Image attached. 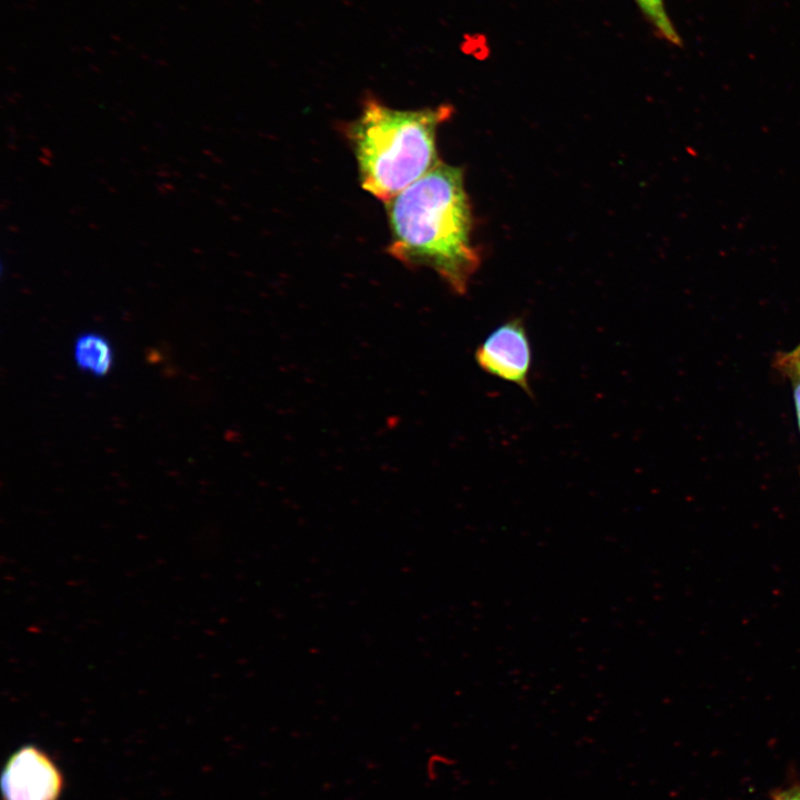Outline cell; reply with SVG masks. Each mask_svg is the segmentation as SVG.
Returning <instances> with one entry per match:
<instances>
[{
  "label": "cell",
  "instance_id": "cell-1",
  "mask_svg": "<svg viewBox=\"0 0 800 800\" xmlns=\"http://www.w3.org/2000/svg\"><path fill=\"white\" fill-rule=\"evenodd\" d=\"M389 253L408 267L436 271L458 294L467 291L480 258L460 168L437 164L386 203Z\"/></svg>",
  "mask_w": 800,
  "mask_h": 800
},
{
  "label": "cell",
  "instance_id": "cell-2",
  "mask_svg": "<svg viewBox=\"0 0 800 800\" xmlns=\"http://www.w3.org/2000/svg\"><path fill=\"white\" fill-rule=\"evenodd\" d=\"M452 111L447 104L399 110L367 98L348 128L361 187L386 204L432 170L440 163L437 130Z\"/></svg>",
  "mask_w": 800,
  "mask_h": 800
},
{
  "label": "cell",
  "instance_id": "cell-3",
  "mask_svg": "<svg viewBox=\"0 0 800 800\" xmlns=\"http://www.w3.org/2000/svg\"><path fill=\"white\" fill-rule=\"evenodd\" d=\"M474 359L488 374L514 383L532 397L529 384L532 350L522 319H510L490 332L478 346Z\"/></svg>",
  "mask_w": 800,
  "mask_h": 800
},
{
  "label": "cell",
  "instance_id": "cell-4",
  "mask_svg": "<svg viewBox=\"0 0 800 800\" xmlns=\"http://www.w3.org/2000/svg\"><path fill=\"white\" fill-rule=\"evenodd\" d=\"M61 777L46 754L23 747L9 760L2 776L6 800H56Z\"/></svg>",
  "mask_w": 800,
  "mask_h": 800
},
{
  "label": "cell",
  "instance_id": "cell-5",
  "mask_svg": "<svg viewBox=\"0 0 800 800\" xmlns=\"http://www.w3.org/2000/svg\"><path fill=\"white\" fill-rule=\"evenodd\" d=\"M73 359L81 371L94 377H103L112 368L113 350L104 336L86 332L74 341Z\"/></svg>",
  "mask_w": 800,
  "mask_h": 800
},
{
  "label": "cell",
  "instance_id": "cell-6",
  "mask_svg": "<svg viewBox=\"0 0 800 800\" xmlns=\"http://www.w3.org/2000/svg\"><path fill=\"white\" fill-rule=\"evenodd\" d=\"M658 36L671 44H681V39L670 21L662 0H634Z\"/></svg>",
  "mask_w": 800,
  "mask_h": 800
},
{
  "label": "cell",
  "instance_id": "cell-7",
  "mask_svg": "<svg viewBox=\"0 0 800 800\" xmlns=\"http://www.w3.org/2000/svg\"><path fill=\"white\" fill-rule=\"evenodd\" d=\"M778 367L790 379L793 390V399L796 404L797 418L800 429V349L797 348L792 352L782 353L778 357Z\"/></svg>",
  "mask_w": 800,
  "mask_h": 800
},
{
  "label": "cell",
  "instance_id": "cell-8",
  "mask_svg": "<svg viewBox=\"0 0 800 800\" xmlns=\"http://www.w3.org/2000/svg\"><path fill=\"white\" fill-rule=\"evenodd\" d=\"M770 798L771 800H800V782L773 790Z\"/></svg>",
  "mask_w": 800,
  "mask_h": 800
},
{
  "label": "cell",
  "instance_id": "cell-9",
  "mask_svg": "<svg viewBox=\"0 0 800 800\" xmlns=\"http://www.w3.org/2000/svg\"><path fill=\"white\" fill-rule=\"evenodd\" d=\"M798 348L800 349V346Z\"/></svg>",
  "mask_w": 800,
  "mask_h": 800
}]
</instances>
